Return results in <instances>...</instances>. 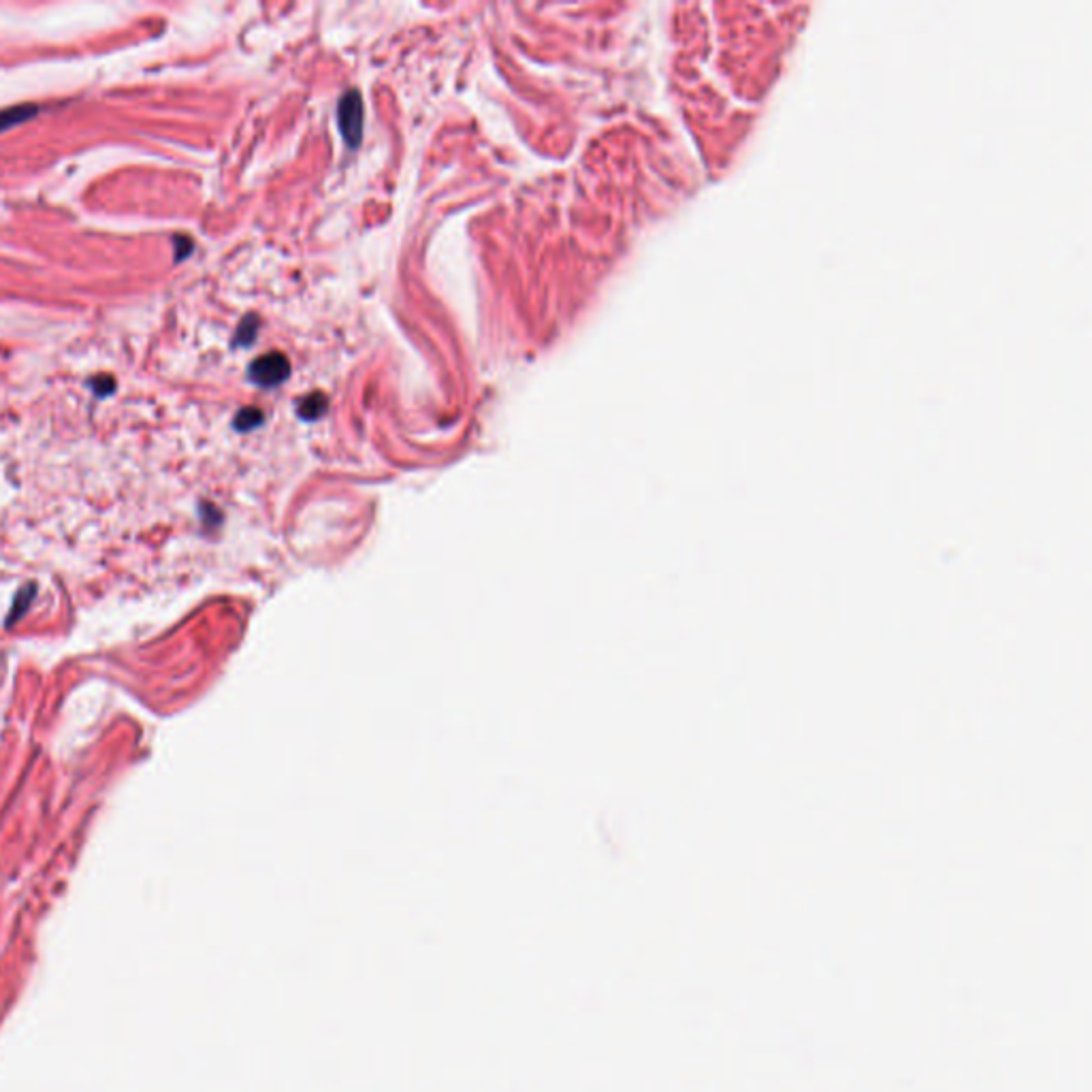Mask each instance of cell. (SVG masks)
Masks as SVG:
<instances>
[{
  "label": "cell",
  "instance_id": "2",
  "mask_svg": "<svg viewBox=\"0 0 1092 1092\" xmlns=\"http://www.w3.org/2000/svg\"><path fill=\"white\" fill-rule=\"evenodd\" d=\"M363 118H365L363 96L359 90H348L339 98L338 124L350 147H356L363 139V124H365Z\"/></svg>",
  "mask_w": 1092,
  "mask_h": 1092
},
{
  "label": "cell",
  "instance_id": "4",
  "mask_svg": "<svg viewBox=\"0 0 1092 1092\" xmlns=\"http://www.w3.org/2000/svg\"><path fill=\"white\" fill-rule=\"evenodd\" d=\"M39 113V107H34V105H17V107H7L0 111V133H5V130L13 129V126L22 124L26 120H30L33 116Z\"/></svg>",
  "mask_w": 1092,
  "mask_h": 1092
},
{
  "label": "cell",
  "instance_id": "7",
  "mask_svg": "<svg viewBox=\"0 0 1092 1092\" xmlns=\"http://www.w3.org/2000/svg\"><path fill=\"white\" fill-rule=\"evenodd\" d=\"M90 387L94 389V393L98 395V397H103V395H111L113 393V389H116V382H113L111 378H107V376H98L96 380H92Z\"/></svg>",
  "mask_w": 1092,
  "mask_h": 1092
},
{
  "label": "cell",
  "instance_id": "5",
  "mask_svg": "<svg viewBox=\"0 0 1092 1092\" xmlns=\"http://www.w3.org/2000/svg\"><path fill=\"white\" fill-rule=\"evenodd\" d=\"M259 329H260L259 316L248 314L242 322H239V327H237V333H235V339H233V343H235V346H250V343L254 342V338H256Z\"/></svg>",
  "mask_w": 1092,
  "mask_h": 1092
},
{
  "label": "cell",
  "instance_id": "6",
  "mask_svg": "<svg viewBox=\"0 0 1092 1092\" xmlns=\"http://www.w3.org/2000/svg\"><path fill=\"white\" fill-rule=\"evenodd\" d=\"M263 421H265V414L259 408H243V410L237 412L235 429L237 431H250V429L260 427Z\"/></svg>",
  "mask_w": 1092,
  "mask_h": 1092
},
{
  "label": "cell",
  "instance_id": "1",
  "mask_svg": "<svg viewBox=\"0 0 1092 1092\" xmlns=\"http://www.w3.org/2000/svg\"><path fill=\"white\" fill-rule=\"evenodd\" d=\"M290 376V363L282 352H267L248 367V380L260 389H276Z\"/></svg>",
  "mask_w": 1092,
  "mask_h": 1092
},
{
  "label": "cell",
  "instance_id": "3",
  "mask_svg": "<svg viewBox=\"0 0 1092 1092\" xmlns=\"http://www.w3.org/2000/svg\"><path fill=\"white\" fill-rule=\"evenodd\" d=\"M329 408V400L327 395L322 393H310L305 395L304 400L297 404V412L299 417L304 418V421H316V418H321Z\"/></svg>",
  "mask_w": 1092,
  "mask_h": 1092
},
{
  "label": "cell",
  "instance_id": "8",
  "mask_svg": "<svg viewBox=\"0 0 1092 1092\" xmlns=\"http://www.w3.org/2000/svg\"><path fill=\"white\" fill-rule=\"evenodd\" d=\"M173 243H175V259L177 260L186 259L188 254L192 252V248H194V243H192L190 237H175Z\"/></svg>",
  "mask_w": 1092,
  "mask_h": 1092
}]
</instances>
